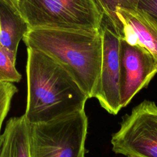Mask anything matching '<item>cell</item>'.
Masks as SVG:
<instances>
[{"mask_svg":"<svg viewBox=\"0 0 157 157\" xmlns=\"http://www.w3.org/2000/svg\"><path fill=\"white\" fill-rule=\"evenodd\" d=\"M103 15L107 17L121 36V25L116 15L118 7L136 9L139 0H95Z\"/></svg>","mask_w":157,"mask_h":157,"instance_id":"obj_11","label":"cell"},{"mask_svg":"<svg viewBox=\"0 0 157 157\" xmlns=\"http://www.w3.org/2000/svg\"><path fill=\"white\" fill-rule=\"evenodd\" d=\"M23 39L27 48L42 52L61 65L88 99L94 98L102 64L101 29L34 28L30 29Z\"/></svg>","mask_w":157,"mask_h":157,"instance_id":"obj_2","label":"cell"},{"mask_svg":"<svg viewBox=\"0 0 157 157\" xmlns=\"http://www.w3.org/2000/svg\"><path fill=\"white\" fill-rule=\"evenodd\" d=\"M127 157H139L137 156H134V155H128Z\"/></svg>","mask_w":157,"mask_h":157,"instance_id":"obj_17","label":"cell"},{"mask_svg":"<svg viewBox=\"0 0 157 157\" xmlns=\"http://www.w3.org/2000/svg\"><path fill=\"white\" fill-rule=\"evenodd\" d=\"M17 92L13 83L0 82V136L2 122L9 112L12 99Z\"/></svg>","mask_w":157,"mask_h":157,"instance_id":"obj_13","label":"cell"},{"mask_svg":"<svg viewBox=\"0 0 157 157\" xmlns=\"http://www.w3.org/2000/svg\"><path fill=\"white\" fill-rule=\"evenodd\" d=\"M116 15L121 25V38L145 48L157 62V23L138 9L118 7Z\"/></svg>","mask_w":157,"mask_h":157,"instance_id":"obj_8","label":"cell"},{"mask_svg":"<svg viewBox=\"0 0 157 157\" xmlns=\"http://www.w3.org/2000/svg\"><path fill=\"white\" fill-rule=\"evenodd\" d=\"M85 109L47 121L29 123L30 157H86Z\"/></svg>","mask_w":157,"mask_h":157,"instance_id":"obj_4","label":"cell"},{"mask_svg":"<svg viewBox=\"0 0 157 157\" xmlns=\"http://www.w3.org/2000/svg\"><path fill=\"white\" fill-rule=\"evenodd\" d=\"M2 142H3V136L2 135L0 136V151L2 147Z\"/></svg>","mask_w":157,"mask_h":157,"instance_id":"obj_15","label":"cell"},{"mask_svg":"<svg viewBox=\"0 0 157 157\" xmlns=\"http://www.w3.org/2000/svg\"><path fill=\"white\" fill-rule=\"evenodd\" d=\"M2 135L0 157H30L29 122L25 115L10 118Z\"/></svg>","mask_w":157,"mask_h":157,"instance_id":"obj_10","label":"cell"},{"mask_svg":"<svg viewBox=\"0 0 157 157\" xmlns=\"http://www.w3.org/2000/svg\"><path fill=\"white\" fill-rule=\"evenodd\" d=\"M137 9L145 12L157 23V0H139Z\"/></svg>","mask_w":157,"mask_h":157,"instance_id":"obj_14","label":"cell"},{"mask_svg":"<svg viewBox=\"0 0 157 157\" xmlns=\"http://www.w3.org/2000/svg\"><path fill=\"white\" fill-rule=\"evenodd\" d=\"M27 99L29 123L47 121L85 109L88 99L70 74L53 58L27 48Z\"/></svg>","mask_w":157,"mask_h":157,"instance_id":"obj_1","label":"cell"},{"mask_svg":"<svg viewBox=\"0 0 157 157\" xmlns=\"http://www.w3.org/2000/svg\"><path fill=\"white\" fill-rule=\"evenodd\" d=\"M12 2H13L14 3V4L16 6V4H17V1L18 0H10Z\"/></svg>","mask_w":157,"mask_h":157,"instance_id":"obj_16","label":"cell"},{"mask_svg":"<svg viewBox=\"0 0 157 157\" xmlns=\"http://www.w3.org/2000/svg\"><path fill=\"white\" fill-rule=\"evenodd\" d=\"M112 150L116 154L157 157V105L145 100L134 107L112 134Z\"/></svg>","mask_w":157,"mask_h":157,"instance_id":"obj_5","label":"cell"},{"mask_svg":"<svg viewBox=\"0 0 157 157\" xmlns=\"http://www.w3.org/2000/svg\"><path fill=\"white\" fill-rule=\"evenodd\" d=\"M21 75L15 67V61L0 44V82L17 83Z\"/></svg>","mask_w":157,"mask_h":157,"instance_id":"obj_12","label":"cell"},{"mask_svg":"<svg viewBox=\"0 0 157 157\" xmlns=\"http://www.w3.org/2000/svg\"><path fill=\"white\" fill-rule=\"evenodd\" d=\"M31 29L29 24L10 0H0V44L16 61L20 40Z\"/></svg>","mask_w":157,"mask_h":157,"instance_id":"obj_9","label":"cell"},{"mask_svg":"<svg viewBox=\"0 0 157 157\" xmlns=\"http://www.w3.org/2000/svg\"><path fill=\"white\" fill-rule=\"evenodd\" d=\"M31 29L99 31L103 13L95 0H18Z\"/></svg>","mask_w":157,"mask_h":157,"instance_id":"obj_3","label":"cell"},{"mask_svg":"<svg viewBox=\"0 0 157 157\" xmlns=\"http://www.w3.org/2000/svg\"><path fill=\"white\" fill-rule=\"evenodd\" d=\"M101 32L102 39V64L94 98L107 112L115 115L121 109L120 91L121 36L110 20L104 15Z\"/></svg>","mask_w":157,"mask_h":157,"instance_id":"obj_6","label":"cell"},{"mask_svg":"<svg viewBox=\"0 0 157 157\" xmlns=\"http://www.w3.org/2000/svg\"><path fill=\"white\" fill-rule=\"evenodd\" d=\"M120 91L121 107H124L157 73V62L152 55L139 45L121 38L120 47Z\"/></svg>","mask_w":157,"mask_h":157,"instance_id":"obj_7","label":"cell"}]
</instances>
